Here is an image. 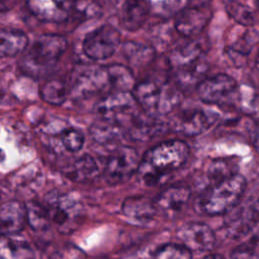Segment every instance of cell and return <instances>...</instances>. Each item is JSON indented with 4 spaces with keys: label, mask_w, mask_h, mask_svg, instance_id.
<instances>
[{
    "label": "cell",
    "mask_w": 259,
    "mask_h": 259,
    "mask_svg": "<svg viewBox=\"0 0 259 259\" xmlns=\"http://www.w3.org/2000/svg\"><path fill=\"white\" fill-rule=\"evenodd\" d=\"M189 157V148L181 140L161 142L150 148L140 160L138 175L148 186L159 184L165 177L182 167Z\"/></svg>",
    "instance_id": "1"
},
{
    "label": "cell",
    "mask_w": 259,
    "mask_h": 259,
    "mask_svg": "<svg viewBox=\"0 0 259 259\" xmlns=\"http://www.w3.org/2000/svg\"><path fill=\"white\" fill-rule=\"evenodd\" d=\"M246 187L245 178L237 172L212 183L195 200L196 211L206 215L228 213L238 205Z\"/></svg>",
    "instance_id": "2"
},
{
    "label": "cell",
    "mask_w": 259,
    "mask_h": 259,
    "mask_svg": "<svg viewBox=\"0 0 259 259\" xmlns=\"http://www.w3.org/2000/svg\"><path fill=\"white\" fill-rule=\"evenodd\" d=\"M68 48V40L60 34H42L19 59L22 73L30 77L46 76L58 64Z\"/></svg>",
    "instance_id": "3"
},
{
    "label": "cell",
    "mask_w": 259,
    "mask_h": 259,
    "mask_svg": "<svg viewBox=\"0 0 259 259\" xmlns=\"http://www.w3.org/2000/svg\"><path fill=\"white\" fill-rule=\"evenodd\" d=\"M168 64L179 88L196 87L208 69L204 49L197 40L175 48L168 57Z\"/></svg>",
    "instance_id": "4"
},
{
    "label": "cell",
    "mask_w": 259,
    "mask_h": 259,
    "mask_svg": "<svg viewBox=\"0 0 259 259\" xmlns=\"http://www.w3.org/2000/svg\"><path fill=\"white\" fill-rule=\"evenodd\" d=\"M132 93L143 111L149 115L161 116L171 112L180 102L179 87L168 81L144 79L136 83Z\"/></svg>",
    "instance_id": "5"
},
{
    "label": "cell",
    "mask_w": 259,
    "mask_h": 259,
    "mask_svg": "<svg viewBox=\"0 0 259 259\" xmlns=\"http://www.w3.org/2000/svg\"><path fill=\"white\" fill-rule=\"evenodd\" d=\"M69 96L77 100L103 95L111 89L106 66H80L71 74Z\"/></svg>",
    "instance_id": "6"
},
{
    "label": "cell",
    "mask_w": 259,
    "mask_h": 259,
    "mask_svg": "<svg viewBox=\"0 0 259 259\" xmlns=\"http://www.w3.org/2000/svg\"><path fill=\"white\" fill-rule=\"evenodd\" d=\"M137 101L127 90H111L104 93L97 101L95 109L100 118L116 121L122 124L125 118L135 116Z\"/></svg>",
    "instance_id": "7"
},
{
    "label": "cell",
    "mask_w": 259,
    "mask_h": 259,
    "mask_svg": "<svg viewBox=\"0 0 259 259\" xmlns=\"http://www.w3.org/2000/svg\"><path fill=\"white\" fill-rule=\"evenodd\" d=\"M139 164L137 151L128 146H120L109 155L105 162L104 179L109 185L121 184L137 172Z\"/></svg>",
    "instance_id": "8"
},
{
    "label": "cell",
    "mask_w": 259,
    "mask_h": 259,
    "mask_svg": "<svg viewBox=\"0 0 259 259\" xmlns=\"http://www.w3.org/2000/svg\"><path fill=\"white\" fill-rule=\"evenodd\" d=\"M210 0H191L190 4L181 9L175 17L176 31L185 37L198 35L211 18Z\"/></svg>",
    "instance_id": "9"
},
{
    "label": "cell",
    "mask_w": 259,
    "mask_h": 259,
    "mask_svg": "<svg viewBox=\"0 0 259 259\" xmlns=\"http://www.w3.org/2000/svg\"><path fill=\"white\" fill-rule=\"evenodd\" d=\"M120 44L119 31L104 24L89 32L83 40V52L91 60L101 61L110 58Z\"/></svg>",
    "instance_id": "10"
},
{
    "label": "cell",
    "mask_w": 259,
    "mask_h": 259,
    "mask_svg": "<svg viewBox=\"0 0 259 259\" xmlns=\"http://www.w3.org/2000/svg\"><path fill=\"white\" fill-rule=\"evenodd\" d=\"M238 90L236 80L227 74L204 77L196 86L199 99L207 104L223 105L231 101Z\"/></svg>",
    "instance_id": "11"
},
{
    "label": "cell",
    "mask_w": 259,
    "mask_h": 259,
    "mask_svg": "<svg viewBox=\"0 0 259 259\" xmlns=\"http://www.w3.org/2000/svg\"><path fill=\"white\" fill-rule=\"evenodd\" d=\"M44 205L48 210L51 222L55 223L63 232L72 230L81 212L79 204L74 199L57 190L47 194Z\"/></svg>",
    "instance_id": "12"
},
{
    "label": "cell",
    "mask_w": 259,
    "mask_h": 259,
    "mask_svg": "<svg viewBox=\"0 0 259 259\" xmlns=\"http://www.w3.org/2000/svg\"><path fill=\"white\" fill-rule=\"evenodd\" d=\"M176 236L191 252L205 253L211 251L215 246L213 231L203 223H187L178 229Z\"/></svg>",
    "instance_id": "13"
},
{
    "label": "cell",
    "mask_w": 259,
    "mask_h": 259,
    "mask_svg": "<svg viewBox=\"0 0 259 259\" xmlns=\"http://www.w3.org/2000/svg\"><path fill=\"white\" fill-rule=\"evenodd\" d=\"M214 122V115L203 109H190L181 112L173 121V131L193 137L207 131Z\"/></svg>",
    "instance_id": "14"
},
{
    "label": "cell",
    "mask_w": 259,
    "mask_h": 259,
    "mask_svg": "<svg viewBox=\"0 0 259 259\" xmlns=\"http://www.w3.org/2000/svg\"><path fill=\"white\" fill-rule=\"evenodd\" d=\"M191 189L184 184H173L164 188L155 198L157 209L169 215L180 212L189 202Z\"/></svg>",
    "instance_id": "15"
},
{
    "label": "cell",
    "mask_w": 259,
    "mask_h": 259,
    "mask_svg": "<svg viewBox=\"0 0 259 259\" xmlns=\"http://www.w3.org/2000/svg\"><path fill=\"white\" fill-rule=\"evenodd\" d=\"M26 222L25 204L9 200L0 206V235H17L23 231Z\"/></svg>",
    "instance_id": "16"
},
{
    "label": "cell",
    "mask_w": 259,
    "mask_h": 259,
    "mask_svg": "<svg viewBox=\"0 0 259 259\" xmlns=\"http://www.w3.org/2000/svg\"><path fill=\"white\" fill-rule=\"evenodd\" d=\"M167 131L166 123L160 119V116L149 115L134 116L132 125L128 130L131 138L135 141L146 142L157 136L163 135Z\"/></svg>",
    "instance_id": "17"
},
{
    "label": "cell",
    "mask_w": 259,
    "mask_h": 259,
    "mask_svg": "<svg viewBox=\"0 0 259 259\" xmlns=\"http://www.w3.org/2000/svg\"><path fill=\"white\" fill-rule=\"evenodd\" d=\"M149 0H126L120 11V25L130 31L141 28L150 14Z\"/></svg>",
    "instance_id": "18"
},
{
    "label": "cell",
    "mask_w": 259,
    "mask_h": 259,
    "mask_svg": "<svg viewBox=\"0 0 259 259\" xmlns=\"http://www.w3.org/2000/svg\"><path fill=\"white\" fill-rule=\"evenodd\" d=\"M98 173V164L89 154H84L76 158L65 168V175L76 182L92 181L97 177Z\"/></svg>",
    "instance_id": "19"
},
{
    "label": "cell",
    "mask_w": 259,
    "mask_h": 259,
    "mask_svg": "<svg viewBox=\"0 0 259 259\" xmlns=\"http://www.w3.org/2000/svg\"><path fill=\"white\" fill-rule=\"evenodd\" d=\"M124 215L136 221L151 220L157 212L155 199L145 195H134L125 198L121 205Z\"/></svg>",
    "instance_id": "20"
},
{
    "label": "cell",
    "mask_w": 259,
    "mask_h": 259,
    "mask_svg": "<svg viewBox=\"0 0 259 259\" xmlns=\"http://www.w3.org/2000/svg\"><path fill=\"white\" fill-rule=\"evenodd\" d=\"M89 134L92 140L99 145H112L121 140L123 126L119 122L100 118L91 124Z\"/></svg>",
    "instance_id": "21"
},
{
    "label": "cell",
    "mask_w": 259,
    "mask_h": 259,
    "mask_svg": "<svg viewBox=\"0 0 259 259\" xmlns=\"http://www.w3.org/2000/svg\"><path fill=\"white\" fill-rule=\"evenodd\" d=\"M28 45L26 34L20 30L0 27V59L23 53Z\"/></svg>",
    "instance_id": "22"
},
{
    "label": "cell",
    "mask_w": 259,
    "mask_h": 259,
    "mask_svg": "<svg viewBox=\"0 0 259 259\" xmlns=\"http://www.w3.org/2000/svg\"><path fill=\"white\" fill-rule=\"evenodd\" d=\"M40 98L52 105H61L69 96V83L63 78L52 77L39 88Z\"/></svg>",
    "instance_id": "23"
},
{
    "label": "cell",
    "mask_w": 259,
    "mask_h": 259,
    "mask_svg": "<svg viewBox=\"0 0 259 259\" xmlns=\"http://www.w3.org/2000/svg\"><path fill=\"white\" fill-rule=\"evenodd\" d=\"M110 81L111 90H127L132 91L135 86V78L132 70L119 64L106 66Z\"/></svg>",
    "instance_id": "24"
},
{
    "label": "cell",
    "mask_w": 259,
    "mask_h": 259,
    "mask_svg": "<svg viewBox=\"0 0 259 259\" xmlns=\"http://www.w3.org/2000/svg\"><path fill=\"white\" fill-rule=\"evenodd\" d=\"M31 11L46 21H62L68 16V11L58 2H31Z\"/></svg>",
    "instance_id": "25"
},
{
    "label": "cell",
    "mask_w": 259,
    "mask_h": 259,
    "mask_svg": "<svg viewBox=\"0 0 259 259\" xmlns=\"http://www.w3.org/2000/svg\"><path fill=\"white\" fill-rule=\"evenodd\" d=\"M26 222L34 231H44L49 228L51 220L46 206L36 201H29L25 204Z\"/></svg>",
    "instance_id": "26"
},
{
    "label": "cell",
    "mask_w": 259,
    "mask_h": 259,
    "mask_svg": "<svg viewBox=\"0 0 259 259\" xmlns=\"http://www.w3.org/2000/svg\"><path fill=\"white\" fill-rule=\"evenodd\" d=\"M31 256H33L32 249L25 242L9 239L8 236H2L0 238L1 258H24Z\"/></svg>",
    "instance_id": "27"
},
{
    "label": "cell",
    "mask_w": 259,
    "mask_h": 259,
    "mask_svg": "<svg viewBox=\"0 0 259 259\" xmlns=\"http://www.w3.org/2000/svg\"><path fill=\"white\" fill-rule=\"evenodd\" d=\"M122 52L125 58L134 65L141 66L150 62L154 56V51L141 44L128 41L123 45Z\"/></svg>",
    "instance_id": "28"
},
{
    "label": "cell",
    "mask_w": 259,
    "mask_h": 259,
    "mask_svg": "<svg viewBox=\"0 0 259 259\" xmlns=\"http://www.w3.org/2000/svg\"><path fill=\"white\" fill-rule=\"evenodd\" d=\"M225 8L230 17L239 24L251 26L255 23L254 13L248 6L235 0H228L225 3Z\"/></svg>",
    "instance_id": "29"
},
{
    "label": "cell",
    "mask_w": 259,
    "mask_h": 259,
    "mask_svg": "<svg viewBox=\"0 0 259 259\" xmlns=\"http://www.w3.org/2000/svg\"><path fill=\"white\" fill-rule=\"evenodd\" d=\"M152 256L163 259H188L192 257V252L182 243H166L156 248Z\"/></svg>",
    "instance_id": "30"
},
{
    "label": "cell",
    "mask_w": 259,
    "mask_h": 259,
    "mask_svg": "<svg viewBox=\"0 0 259 259\" xmlns=\"http://www.w3.org/2000/svg\"><path fill=\"white\" fill-rule=\"evenodd\" d=\"M71 9L75 16L82 20L99 17L102 13L100 5L95 0H75L71 4Z\"/></svg>",
    "instance_id": "31"
},
{
    "label": "cell",
    "mask_w": 259,
    "mask_h": 259,
    "mask_svg": "<svg viewBox=\"0 0 259 259\" xmlns=\"http://www.w3.org/2000/svg\"><path fill=\"white\" fill-rule=\"evenodd\" d=\"M233 163L225 159L213 160L206 169V177L210 184L215 183L236 172L233 171ZM209 184V185H210Z\"/></svg>",
    "instance_id": "32"
},
{
    "label": "cell",
    "mask_w": 259,
    "mask_h": 259,
    "mask_svg": "<svg viewBox=\"0 0 259 259\" xmlns=\"http://www.w3.org/2000/svg\"><path fill=\"white\" fill-rule=\"evenodd\" d=\"M64 148L70 153L79 152L85 143V137L81 131L75 127H67L60 135Z\"/></svg>",
    "instance_id": "33"
},
{
    "label": "cell",
    "mask_w": 259,
    "mask_h": 259,
    "mask_svg": "<svg viewBox=\"0 0 259 259\" xmlns=\"http://www.w3.org/2000/svg\"><path fill=\"white\" fill-rule=\"evenodd\" d=\"M231 257L232 258H253V257H256V253L250 246L241 245L232 251Z\"/></svg>",
    "instance_id": "34"
},
{
    "label": "cell",
    "mask_w": 259,
    "mask_h": 259,
    "mask_svg": "<svg viewBox=\"0 0 259 259\" xmlns=\"http://www.w3.org/2000/svg\"><path fill=\"white\" fill-rule=\"evenodd\" d=\"M253 145H254V148L259 152V120L257 121V123L255 125V128H254Z\"/></svg>",
    "instance_id": "35"
},
{
    "label": "cell",
    "mask_w": 259,
    "mask_h": 259,
    "mask_svg": "<svg viewBox=\"0 0 259 259\" xmlns=\"http://www.w3.org/2000/svg\"><path fill=\"white\" fill-rule=\"evenodd\" d=\"M253 211L259 215V197L255 200L254 204H253Z\"/></svg>",
    "instance_id": "36"
},
{
    "label": "cell",
    "mask_w": 259,
    "mask_h": 259,
    "mask_svg": "<svg viewBox=\"0 0 259 259\" xmlns=\"http://www.w3.org/2000/svg\"><path fill=\"white\" fill-rule=\"evenodd\" d=\"M255 67H256L257 71L259 72V53H258V55L256 57V60H255Z\"/></svg>",
    "instance_id": "37"
}]
</instances>
